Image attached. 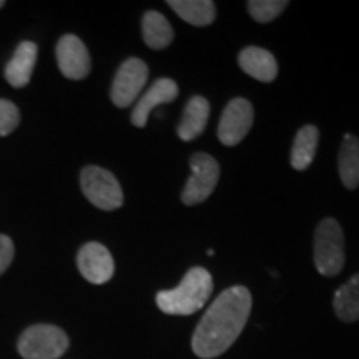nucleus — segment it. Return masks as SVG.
I'll return each mask as SVG.
<instances>
[{
    "instance_id": "nucleus-1",
    "label": "nucleus",
    "mask_w": 359,
    "mask_h": 359,
    "mask_svg": "<svg viewBox=\"0 0 359 359\" xmlns=\"http://www.w3.org/2000/svg\"><path fill=\"white\" fill-rule=\"evenodd\" d=\"M251 293L245 286H231L212 303L191 338L193 353L201 359L222 356L243 333L251 313Z\"/></svg>"
},
{
    "instance_id": "nucleus-2",
    "label": "nucleus",
    "mask_w": 359,
    "mask_h": 359,
    "mask_svg": "<svg viewBox=\"0 0 359 359\" xmlns=\"http://www.w3.org/2000/svg\"><path fill=\"white\" fill-rule=\"evenodd\" d=\"M213 291V278L205 268H191L177 288L156 294V306L165 314L188 316L205 306Z\"/></svg>"
},
{
    "instance_id": "nucleus-3",
    "label": "nucleus",
    "mask_w": 359,
    "mask_h": 359,
    "mask_svg": "<svg viewBox=\"0 0 359 359\" xmlns=\"http://www.w3.org/2000/svg\"><path fill=\"white\" fill-rule=\"evenodd\" d=\"M344 235L334 218L321 219L314 231V264L323 276H336L344 268Z\"/></svg>"
},
{
    "instance_id": "nucleus-4",
    "label": "nucleus",
    "mask_w": 359,
    "mask_h": 359,
    "mask_svg": "<svg viewBox=\"0 0 359 359\" xmlns=\"http://www.w3.org/2000/svg\"><path fill=\"white\" fill-rule=\"evenodd\" d=\"M70 346L64 330L53 325H34L20 334L17 349L24 359H58Z\"/></svg>"
},
{
    "instance_id": "nucleus-5",
    "label": "nucleus",
    "mask_w": 359,
    "mask_h": 359,
    "mask_svg": "<svg viewBox=\"0 0 359 359\" xmlns=\"http://www.w3.org/2000/svg\"><path fill=\"white\" fill-rule=\"evenodd\" d=\"M80 187L87 200L97 208L111 212L123 205V191L118 180L109 170L85 167L80 175Z\"/></svg>"
},
{
    "instance_id": "nucleus-6",
    "label": "nucleus",
    "mask_w": 359,
    "mask_h": 359,
    "mask_svg": "<svg viewBox=\"0 0 359 359\" xmlns=\"http://www.w3.org/2000/svg\"><path fill=\"white\" fill-rule=\"evenodd\" d=\"M191 177L188 178L182 193V201L187 206L203 203L217 188L219 167L217 160L208 154H195L190 158Z\"/></svg>"
},
{
    "instance_id": "nucleus-7",
    "label": "nucleus",
    "mask_w": 359,
    "mask_h": 359,
    "mask_svg": "<svg viewBox=\"0 0 359 359\" xmlns=\"http://www.w3.org/2000/svg\"><path fill=\"white\" fill-rule=\"evenodd\" d=\"M148 80V67L140 58H127L111 83V102L120 109H127L137 100Z\"/></svg>"
},
{
    "instance_id": "nucleus-8",
    "label": "nucleus",
    "mask_w": 359,
    "mask_h": 359,
    "mask_svg": "<svg viewBox=\"0 0 359 359\" xmlns=\"http://www.w3.org/2000/svg\"><path fill=\"white\" fill-rule=\"evenodd\" d=\"M253 107L246 98H233L224 107L218 123V138L223 145L235 147L253 127Z\"/></svg>"
},
{
    "instance_id": "nucleus-9",
    "label": "nucleus",
    "mask_w": 359,
    "mask_h": 359,
    "mask_svg": "<svg viewBox=\"0 0 359 359\" xmlns=\"http://www.w3.org/2000/svg\"><path fill=\"white\" fill-rule=\"evenodd\" d=\"M57 62L64 77L82 80L90 74V53L77 35H64L57 43Z\"/></svg>"
},
{
    "instance_id": "nucleus-10",
    "label": "nucleus",
    "mask_w": 359,
    "mask_h": 359,
    "mask_svg": "<svg viewBox=\"0 0 359 359\" xmlns=\"http://www.w3.org/2000/svg\"><path fill=\"white\" fill-rule=\"evenodd\" d=\"M77 266L85 280L93 285L110 281L115 271V263L107 246L97 241L83 245L77 255Z\"/></svg>"
},
{
    "instance_id": "nucleus-11",
    "label": "nucleus",
    "mask_w": 359,
    "mask_h": 359,
    "mask_svg": "<svg viewBox=\"0 0 359 359\" xmlns=\"http://www.w3.org/2000/svg\"><path fill=\"white\" fill-rule=\"evenodd\" d=\"M178 97V85L172 79H158L150 85V88L140 97L132 111V123L135 127L143 128L148 122L154 109L163 103L173 102Z\"/></svg>"
},
{
    "instance_id": "nucleus-12",
    "label": "nucleus",
    "mask_w": 359,
    "mask_h": 359,
    "mask_svg": "<svg viewBox=\"0 0 359 359\" xmlns=\"http://www.w3.org/2000/svg\"><path fill=\"white\" fill-rule=\"evenodd\" d=\"M240 69L259 82L269 83L276 79L278 64L271 52L259 47H246L238 55Z\"/></svg>"
},
{
    "instance_id": "nucleus-13",
    "label": "nucleus",
    "mask_w": 359,
    "mask_h": 359,
    "mask_svg": "<svg viewBox=\"0 0 359 359\" xmlns=\"http://www.w3.org/2000/svg\"><path fill=\"white\" fill-rule=\"evenodd\" d=\"M210 116V103L205 97L195 95L187 102L182 120L178 123V137L183 142H191L205 132Z\"/></svg>"
},
{
    "instance_id": "nucleus-14",
    "label": "nucleus",
    "mask_w": 359,
    "mask_h": 359,
    "mask_svg": "<svg viewBox=\"0 0 359 359\" xmlns=\"http://www.w3.org/2000/svg\"><path fill=\"white\" fill-rule=\"evenodd\" d=\"M37 62V45L34 42H22L6 67L7 82L15 88L25 87L30 82Z\"/></svg>"
},
{
    "instance_id": "nucleus-15",
    "label": "nucleus",
    "mask_w": 359,
    "mask_h": 359,
    "mask_svg": "<svg viewBox=\"0 0 359 359\" xmlns=\"http://www.w3.org/2000/svg\"><path fill=\"white\" fill-rule=\"evenodd\" d=\"M338 170L348 190L359 187V140L354 135H344L338 155Z\"/></svg>"
},
{
    "instance_id": "nucleus-16",
    "label": "nucleus",
    "mask_w": 359,
    "mask_h": 359,
    "mask_svg": "<svg viewBox=\"0 0 359 359\" xmlns=\"http://www.w3.org/2000/svg\"><path fill=\"white\" fill-rule=\"evenodd\" d=\"M318 142H320V130L314 125H304L294 137L291 148V167L298 172L306 170L316 155Z\"/></svg>"
},
{
    "instance_id": "nucleus-17",
    "label": "nucleus",
    "mask_w": 359,
    "mask_h": 359,
    "mask_svg": "<svg viewBox=\"0 0 359 359\" xmlns=\"http://www.w3.org/2000/svg\"><path fill=\"white\" fill-rule=\"evenodd\" d=\"M143 40L154 50L167 48L173 42V29L170 22L156 11H148L142 19Z\"/></svg>"
},
{
    "instance_id": "nucleus-18",
    "label": "nucleus",
    "mask_w": 359,
    "mask_h": 359,
    "mask_svg": "<svg viewBox=\"0 0 359 359\" xmlns=\"http://www.w3.org/2000/svg\"><path fill=\"white\" fill-rule=\"evenodd\" d=\"M333 308L341 321L354 323L359 320V273L336 290Z\"/></svg>"
},
{
    "instance_id": "nucleus-19",
    "label": "nucleus",
    "mask_w": 359,
    "mask_h": 359,
    "mask_svg": "<svg viewBox=\"0 0 359 359\" xmlns=\"http://www.w3.org/2000/svg\"><path fill=\"white\" fill-rule=\"evenodd\" d=\"M168 6L177 15L190 25H210L217 17V7L210 0H168Z\"/></svg>"
},
{
    "instance_id": "nucleus-20",
    "label": "nucleus",
    "mask_w": 359,
    "mask_h": 359,
    "mask_svg": "<svg viewBox=\"0 0 359 359\" xmlns=\"http://www.w3.org/2000/svg\"><path fill=\"white\" fill-rule=\"evenodd\" d=\"M246 6L255 20L259 24H268L283 13V11L290 6V2L286 0H250Z\"/></svg>"
},
{
    "instance_id": "nucleus-21",
    "label": "nucleus",
    "mask_w": 359,
    "mask_h": 359,
    "mask_svg": "<svg viewBox=\"0 0 359 359\" xmlns=\"http://www.w3.org/2000/svg\"><path fill=\"white\" fill-rule=\"evenodd\" d=\"M19 122L20 111L15 103L0 98V137L11 135L13 130L19 127Z\"/></svg>"
},
{
    "instance_id": "nucleus-22",
    "label": "nucleus",
    "mask_w": 359,
    "mask_h": 359,
    "mask_svg": "<svg viewBox=\"0 0 359 359\" xmlns=\"http://www.w3.org/2000/svg\"><path fill=\"white\" fill-rule=\"evenodd\" d=\"M15 248H13V241L7 235H0V275L11 266Z\"/></svg>"
},
{
    "instance_id": "nucleus-23",
    "label": "nucleus",
    "mask_w": 359,
    "mask_h": 359,
    "mask_svg": "<svg viewBox=\"0 0 359 359\" xmlns=\"http://www.w3.org/2000/svg\"><path fill=\"white\" fill-rule=\"evenodd\" d=\"M6 6V2H2V0H0V7H4Z\"/></svg>"
}]
</instances>
